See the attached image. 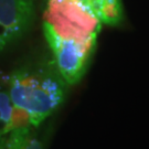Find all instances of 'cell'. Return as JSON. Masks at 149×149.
<instances>
[{
  "mask_svg": "<svg viewBox=\"0 0 149 149\" xmlns=\"http://www.w3.org/2000/svg\"><path fill=\"white\" fill-rule=\"evenodd\" d=\"M66 85L59 72L41 68L18 69L7 82L11 101L27 113L32 127L40 126L63 104Z\"/></svg>",
  "mask_w": 149,
  "mask_h": 149,
  "instance_id": "obj_1",
  "label": "cell"
},
{
  "mask_svg": "<svg viewBox=\"0 0 149 149\" xmlns=\"http://www.w3.org/2000/svg\"><path fill=\"white\" fill-rule=\"evenodd\" d=\"M102 22L80 0H48L43 28L68 40L96 43Z\"/></svg>",
  "mask_w": 149,
  "mask_h": 149,
  "instance_id": "obj_2",
  "label": "cell"
},
{
  "mask_svg": "<svg viewBox=\"0 0 149 149\" xmlns=\"http://www.w3.org/2000/svg\"><path fill=\"white\" fill-rule=\"evenodd\" d=\"M43 32L53 54L55 69L61 77L68 85L76 84L85 74L96 43L63 39L47 28H43Z\"/></svg>",
  "mask_w": 149,
  "mask_h": 149,
  "instance_id": "obj_3",
  "label": "cell"
},
{
  "mask_svg": "<svg viewBox=\"0 0 149 149\" xmlns=\"http://www.w3.org/2000/svg\"><path fill=\"white\" fill-rule=\"evenodd\" d=\"M33 18V0H0V50L22 36Z\"/></svg>",
  "mask_w": 149,
  "mask_h": 149,
  "instance_id": "obj_4",
  "label": "cell"
},
{
  "mask_svg": "<svg viewBox=\"0 0 149 149\" xmlns=\"http://www.w3.org/2000/svg\"><path fill=\"white\" fill-rule=\"evenodd\" d=\"M31 126L28 114L12 103L7 90H0V139L17 128Z\"/></svg>",
  "mask_w": 149,
  "mask_h": 149,
  "instance_id": "obj_5",
  "label": "cell"
},
{
  "mask_svg": "<svg viewBox=\"0 0 149 149\" xmlns=\"http://www.w3.org/2000/svg\"><path fill=\"white\" fill-rule=\"evenodd\" d=\"M90 11L108 26L119 24L123 19L122 0H83Z\"/></svg>",
  "mask_w": 149,
  "mask_h": 149,
  "instance_id": "obj_6",
  "label": "cell"
},
{
  "mask_svg": "<svg viewBox=\"0 0 149 149\" xmlns=\"http://www.w3.org/2000/svg\"><path fill=\"white\" fill-rule=\"evenodd\" d=\"M32 135V126L17 128L0 139V149H23Z\"/></svg>",
  "mask_w": 149,
  "mask_h": 149,
  "instance_id": "obj_7",
  "label": "cell"
},
{
  "mask_svg": "<svg viewBox=\"0 0 149 149\" xmlns=\"http://www.w3.org/2000/svg\"><path fill=\"white\" fill-rule=\"evenodd\" d=\"M23 149H44V148H43L42 140L40 138H38L37 136H34L32 134L31 137L27 141L26 146L23 147Z\"/></svg>",
  "mask_w": 149,
  "mask_h": 149,
  "instance_id": "obj_8",
  "label": "cell"
},
{
  "mask_svg": "<svg viewBox=\"0 0 149 149\" xmlns=\"http://www.w3.org/2000/svg\"><path fill=\"white\" fill-rule=\"evenodd\" d=\"M80 1H82V2H83V3H84V1H83V0H80ZM84 5H85V3H84Z\"/></svg>",
  "mask_w": 149,
  "mask_h": 149,
  "instance_id": "obj_9",
  "label": "cell"
}]
</instances>
